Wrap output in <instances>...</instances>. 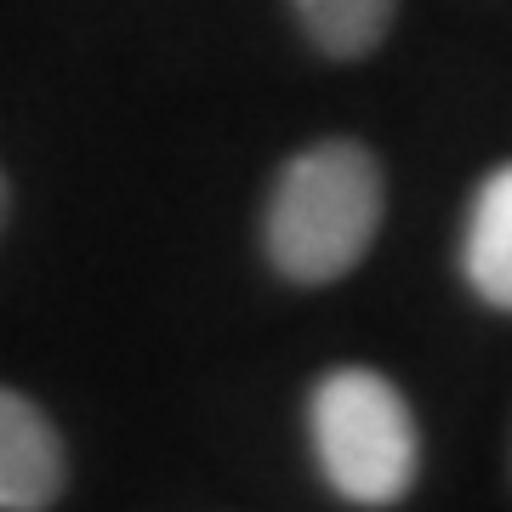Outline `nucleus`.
Masks as SVG:
<instances>
[{"label":"nucleus","instance_id":"1","mask_svg":"<svg viewBox=\"0 0 512 512\" xmlns=\"http://www.w3.org/2000/svg\"><path fill=\"white\" fill-rule=\"evenodd\" d=\"M382 165L365 143L325 137L285 160L262 217V251L291 285H336L382 228Z\"/></svg>","mask_w":512,"mask_h":512},{"label":"nucleus","instance_id":"2","mask_svg":"<svg viewBox=\"0 0 512 512\" xmlns=\"http://www.w3.org/2000/svg\"><path fill=\"white\" fill-rule=\"evenodd\" d=\"M308 439L325 484L348 507H399L421 478L416 410L370 365H336L313 382Z\"/></svg>","mask_w":512,"mask_h":512},{"label":"nucleus","instance_id":"3","mask_svg":"<svg viewBox=\"0 0 512 512\" xmlns=\"http://www.w3.org/2000/svg\"><path fill=\"white\" fill-rule=\"evenodd\" d=\"M69 484V456L52 416L29 393L0 387V512H46Z\"/></svg>","mask_w":512,"mask_h":512},{"label":"nucleus","instance_id":"4","mask_svg":"<svg viewBox=\"0 0 512 512\" xmlns=\"http://www.w3.org/2000/svg\"><path fill=\"white\" fill-rule=\"evenodd\" d=\"M461 279L484 308L512 313V160L478 183L461 228Z\"/></svg>","mask_w":512,"mask_h":512},{"label":"nucleus","instance_id":"5","mask_svg":"<svg viewBox=\"0 0 512 512\" xmlns=\"http://www.w3.org/2000/svg\"><path fill=\"white\" fill-rule=\"evenodd\" d=\"M308 40L325 57H370L387 40L393 18H399V0H291Z\"/></svg>","mask_w":512,"mask_h":512},{"label":"nucleus","instance_id":"6","mask_svg":"<svg viewBox=\"0 0 512 512\" xmlns=\"http://www.w3.org/2000/svg\"><path fill=\"white\" fill-rule=\"evenodd\" d=\"M0 222H6V177H0Z\"/></svg>","mask_w":512,"mask_h":512}]
</instances>
